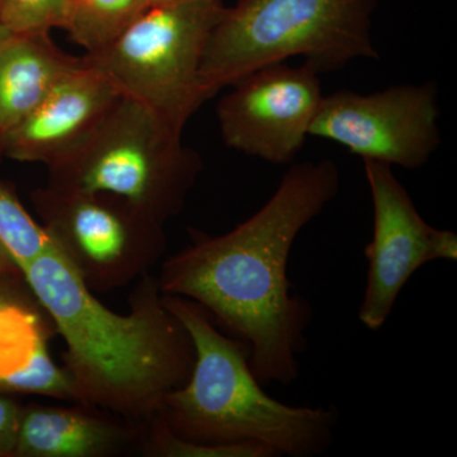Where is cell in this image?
<instances>
[{"label":"cell","mask_w":457,"mask_h":457,"mask_svg":"<svg viewBox=\"0 0 457 457\" xmlns=\"http://www.w3.org/2000/svg\"><path fill=\"white\" fill-rule=\"evenodd\" d=\"M82 62L83 57L62 53L50 33H12L0 47V146Z\"/></svg>","instance_id":"cell-13"},{"label":"cell","mask_w":457,"mask_h":457,"mask_svg":"<svg viewBox=\"0 0 457 457\" xmlns=\"http://www.w3.org/2000/svg\"><path fill=\"white\" fill-rule=\"evenodd\" d=\"M339 187L341 173L330 159L295 164L254 215L222 236L195 231L192 242L162 264V293L200 303L245 345L263 386L290 385L299 376L312 306L294 293L288 261L297 236Z\"/></svg>","instance_id":"cell-1"},{"label":"cell","mask_w":457,"mask_h":457,"mask_svg":"<svg viewBox=\"0 0 457 457\" xmlns=\"http://www.w3.org/2000/svg\"><path fill=\"white\" fill-rule=\"evenodd\" d=\"M0 276H11V278H23L22 270L17 262L12 257L5 246L0 243Z\"/></svg>","instance_id":"cell-21"},{"label":"cell","mask_w":457,"mask_h":457,"mask_svg":"<svg viewBox=\"0 0 457 457\" xmlns=\"http://www.w3.org/2000/svg\"><path fill=\"white\" fill-rule=\"evenodd\" d=\"M189 0H149L150 7H165V5L180 4Z\"/></svg>","instance_id":"cell-22"},{"label":"cell","mask_w":457,"mask_h":457,"mask_svg":"<svg viewBox=\"0 0 457 457\" xmlns=\"http://www.w3.org/2000/svg\"><path fill=\"white\" fill-rule=\"evenodd\" d=\"M162 299L195 347L187 383L165 396L159 414L173 435L198 445L261 444L278 456L329 451L336 408L294 407L273 399L249 368L245 345L219 330L200 303L177 295Z\"/></svg>","instance_id":"cell-3"},{"label":"cell","mask_w":457,"mask_h":457,"mask_svg":"<svg viewBox=\"0 0 457 457\" xmlns=\"http://www.w3.org/2000/svg\"><path fill=\"white\" fill-rule=\"evenodd\" d=\"M121 93L83 56L47 98L2 141L3 155L47 168L74 152L110 112Z\"/></svg>","instance_id":"cell-11"},{"label":"cell","mask_w":457,"mask_h":457,"mask_svg":"<svg viewBox=\"0 0 457 457\" xmlns=\"http://www.w3.org/2000/svg\"><path fill=\"white\" fill-rule=\"evenodd\" d=\"M31 200L57 251L93 294L125 287L163 257L164 225L121 197L47 185Z\"/></svg>","instance_id":"cell-7"},{"label":"cell","mask_w":457,"mask_h":457,"mask_svg":"<svg viewBox=\"0 0 457 457\" xmlns=\"http://www.w3.org/2000/svg\"><path fill=\"white\" fill-rule=\"evenodd\" d=\"M149 8V0H69L62 29L86 54H96L110 46Z\"/></svg>","instance_id":"cell-14"},{"label":"cell","mask_w":457,"mask_h":457,"mask_svg":"<svg viewBox=\"0 0 457 457\" xmlns=\"http://www.w3.org/2000/svg\"><path fill=\"white\" fill-rule=\"evenodd\" d=\"M22 273L65 341L64 371L77 404L145 427L165 396L187 383L194 343L150 272L139 278L125 315L99 302L54 243Z\"/></svg>","instance_id":"cell-2"},{"label":"cell","mask_w":457,"mask_h":457,"mask_svg":"<svg viewBox=\"0 0 457 457\" xmlns=\"http://www.w3.org/2000/svg\"><path fill=\"white\" fill-rule=\"evenodd\" d=\"M437 86L399 84L380 92L324 96L309 137L332 140L363 161L425 167L441 145Z\"/></svg>","instance_id":"cell-8"},{"label":"cell","mask_w":457,"mask_h":457,"mask_svg":"<svg viewBox=\"0 0 457 457\" xmlns=\"http://www.w3.org/2000/svg\"><path fill=\"white\" fill-rule=\"evenodd\" d=\"M22 407L0 395V457H13Z\"/></svg>","instance_id":"cell-19"},{"label":"cell","mask_w":457,"mask_h":457,"mask_svg":"<svg viewBox=\"0 0 457 457\" xmlns=\"http://www.w3.org/2000/svg\"><path fill=\"white\" fill-rule=\"evenodd\" d=\"M182 131L121 96L74 152L47 168V185L114 195L164 225L182 212L203 170Z\"/></svg>","instance_id":"cell-5"},{"label":"cell","mask_w":457,"mask_h":457,"mask_svg":"<svg viewBox=\"0 0 457 457\" xmlns=\"http://www.w3.org/2000/svg\"><path fill=\"white\" fill-rule=\"evenodd\" d=\"M225 8L222 0L149 8L110 46L84 59L122 96L183 130L209 99L201 84V64Z\"/></svg>","instance_id":"cell-6"},{"label":"cell","mask_w":457,"mask_h":457,"mask_svg":"<svg viewBox=\"0 0 457 457\" xmlns=\"http://www.w3.org/2000/svg\"><path fill=\"white\" fill-rule=\"evenodd\" d=\"M374 206V233L366 245L368 285L359 311L369 330L381 329L399 294L429 262L457 260V237L427 224L392 167L363 161Z\"/></svg>","instance_id":"cell-9"},{"label":"cell","mask_w":457,"mask_h":457,"mask_svg":"<svg viewBox=\"0 0 457 457\" xmlns=\"http://www.w3.org/2000/svg\"><path fill=\"white\" fill-rule=\"evenodd\" d=\"M376 5L378 0H237L225 8L204 49L201 84L207 97L290 57H303L318 74L378 59Z\"/></svg>","instance_id":"cell-4"},{"label":"cell","mask_w":457,"mask_h":457,"mask_svg":"<svg viewBox=\"0 0 457 457\" xmlns=\"http://www.w3.org/2000/svg\"><path fill=\"white\" fill-rule=\"evenodd\" d=\"M23 278H11V276H0V318L7 315L8 312L21 311V309H37L36 302L29 300L36 299L32 291H23Z\"/></svg>","instance_id":"cell-20"},{"label":"cell","mask_w":457,"mask_h":457,"mask_svg":"<svg viewBox=\"0 0 457 457\" xmlns=\"http://www.w3.org/2000/svg\"><path fill=\"white\" fill-rule=\"evenodd\" d=\"M11 35L12 33L9 32L8 29L2 25V23H0V47H2L3 44H4V42L7 41L9 37H11ZM2 155V146H0V156Z\"/></svg>","instance_id":"cell-23"},{"label":"cell","mask_w":457,"mask_h":457,"mask_svg":"<svg viewBox=\"0 0 457 457\" xmlns=\"http://www.w3.org/2000/svg\"><path fill=\"white\" fill-rule=\"evenodd\" d=\"M0 243L21 270L53 245L41 222L29 215L16 195L0 182Z\"/></svg>","instance_id":"cell-15"},{"label":"cell","mask_w":457,"mask_h":457,"mask_svg":"<svg viewBox=\"0 0 457 457\" xmlns=\"http://www.w3.org/2000/svg\"><path fill=\"white\" fill-rule=\"evenodd\" d=\"M141 450L156 457H278L261 444L198 445L182 440L170 432L161 417L144 427Z\"/></svg>","instance_id":"cell-17"},{"label":"cell","mask_w":457,"mask_h":457,"mask_svg":"<svg viewBox=\"0 0 457 457\" xmlns=\"http://www.w3.org/2000/svg\"><path fill=\"white\" fill-rule=\"evenodd\" d=\"M144 427L78 407H22L13 457H108L140 442Z\"/></svg>","instance_id":"cell-12"},{"label":"cell","mask_w":457,"mask_h":457,"mask_svg":"<svg viewBox=\"0 0 457 457\" xmlns=\"http://www.w3.org/2000/svg\"><path fill=\"white\" fill-rule=\"evenodd\" d=\"M231 87L216 108L225 145L273 164L293 162L323 101L319 74L276 62Z\"/></svg>","instance_id":"cell-10"},{"label":"cell","mask_w":457,"mask_h":457,"mask_svg":"<svg viewBox=\"0 0 457 457\" xmlns=\"http://www.w3.org/2000/svg\"><path fill=\"white\" fill-rule=\"evenodd\" d=\"M69 0H0V23L13 35L62 29Z\"/></svg>","instance_id":"cell-18"},{"label":"cell","mask_w":457,"mask_h":457,"mask_svg":"<svg viewBox=\"0 0 457 457\" xmlns=\"http://www.w3.org/2000/svg\"><path fill=\"white\" fill-rule=\"evenodd\" d=\"M0 392L38 394L74 402L68 376L64 369H60L51 360L45 335L36 338L29 356L20 368L0 378Z\"/></svg>","instance_id":"cell-16"}]
</instances>
